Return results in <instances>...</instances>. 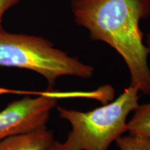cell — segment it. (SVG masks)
<instances>
[{"mask_svg": "<svg viewBox=\"0 0 150 150\" xmlns=\"http://www.w3.org/2000/svg\"><path fill=\"white\" fill-rule=\"evenodd\" d=\"M74 21L91 38L106 42L122 56L131 76L130 86L150 95V50L140 28L150 16V0H72Z\"/></svg>", "mask_w": 150, "mask_h": 150, "instance_id": "obj_1", "label": "cell"}, {"mask_svg": "<svg viewBox=\"0 0 150 150\" xmlns=\"http://www.w3.org/2000/svg\"><path fill=\"white\" fill-rule=\"evenodd\" d=\"M139 91L132 86L125 89L115 100L90 111L59 106L60 117L72 127L64 150H108L116 140L127 132V117L139 106Z\"/></svg>", "mask_w": 150, "mask_h": 150, "instance_id": "obj_2", "label": "cell"}, {"mask_svg": "<svg viewBox=\"0 0 150 150\" xmlns=\"http://www.w3.org/2000/svg\"><path fill=\"white\" fill-rule=\"evenodd\" d=\"M0 65L25 69L42 75L49 87L64 76L90 79L91 65L56 48L47 39L37 35L13 33L0 29Z\"/></svg>", "mask_w": 150, "mask_h": 150, "instance_id": "obj_3", "label": "cell"}, {"mask_svg": "<svg viewBox=\"0 0 150 150\" xmlns=\"http://www.w3.org/2000/svg\"><path fill=\"white\" fill-rule=\"evenodd\" d=\"M57 97L47 93L16 100L0 111V140L46 127Z\"/></svg>", "mask_w": 150, "mask_h": 150, "instance_id": "obj_4", "label": "cell"}, {"mask_svg": "<svg viewBox=\"0 0 150 150\" xmlns=\"http://www.w3.org/2000/svg\"><path fill=\"white\" fill-rule=\"evenodd\" d=\"M54 141L52 131L44 127L0 140V150H47Z\"/></svg>", "mask_w": 150, "mask_h": 150, "instance_id": "obj_5", "label": "cell"}, {"mask_svg": "<svg viewBox=\"0 0 150 150\" xmlns=\"http://www.w3.org/2000/svg\"><path fill=\"white\" fill-rule=\"evenodd\" d=\"M127 122V132L134 136L150 138V103L141 104Z\"/></svg>", "mask_w": 150, "mask_h": 150, "instance_id": "obj_6", "label": "cell"}, {"mask_svg": "<svg viewBox=\"0 0 150 150\" xmlns=\"http://www.w3.org/2000/svg\"><path fill=\"white\" fill-rule=\"evenodd\" d=\"M115 150H150V138L134 136H122L115 141Z\"/></svg>", "mask_w": 150, "mask_h": 150, "instance_id": "obj_7", "label": "cell"}, {"mask_svg": "<svg viewBox=\"0 0 150 150\" xmlns=\"http://www.w3.org/2000/svg\"><path fill=\"white\" fill-rule=\"evenodd\" d=\"M19 0H0V29L2 28V20L9 9L18 4Z\"/></svg>", "mask_w": 150, "mask_h": 150, "instance_id": "obj_8", "label": "cell"}, {"mask_svg": "<svg viewBox=\"0 0 150 150\" xmlns=\"http://www.w3.org/2000/svg\"><path fill=\"white\" fill-rule=\"evenodd\" d=\"M47 150H64V149H63V147H62L61 142L54 140L53 143L51 145V146H50V147H49Z\"/></svg>", "mask_w": 150, "mask_h": 150, "instance_id": "obj_9", "label": "cell"}, {"mask_svg": "<svg viewBox=\"0 0 150 150\" xmlns=\"http://www.w3.org/2000/svg\"><path fill=\"white\" fill-rule=\"evenodd\" d=\"M147 42L148 48H149V50H150V33H149V34H148V35H147Z\"/></svg>", "mask_w": 150, "mask_h": 150, "instance_id": "obj_10", "label": "cell"}]
</instances>
